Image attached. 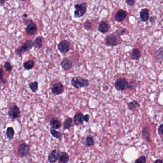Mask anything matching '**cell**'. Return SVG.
<instances>
[{"mask_svg":"<svg viewBox=\"0 0 163 163\" xmlns=\"http://www.w3.org/2000/svg\"><path fill=\"white\" fill-rule=\"evenodd\" d=\"M71 85L76 89H80L88 86L89 81L80 77H73L71 80Z\"/></svg>","mask_w":163,"mask_h":163,"instance_id":"6da1fadb","label":"cell"},{"mask_svg":"<svg viewBox=\"0 0 163 163\" xmlns=\"http://www.w3.org/2000/svg\"><path fill=\"white\" fill-rule=\"evenodd\" d=\"M87 3L85 2L82 3H77L74 5L75 10L74 11L75 17L80 18L86 13L87 9Z\"/></svg>","mask_w":163,"mask_h":163,"instance_id":"7a4b0ae2","label":"cell"},{"mask_svg":"<svg viewBox=\"0 0 163 163\" xmlns=\"http://www.w3.org/2000/svg\"><path fill=\"white\" fill-rule=\"evenodd\" d=\"M128 82L127 80L124 78H119L116 81L115 88L117 91H122L128 88Z\"/></svg>","mask_w":163,"mask_h":163,"instance_id":"3957f363","label":"cell"},{"mask_svg":"<svg viewBox=\"0 0 163 163\" xmlns=\"http://www.w3.org/2000/svg\"><path fill=\"white\" fill-rule=\"evenodd\" d=\"M58 49L60 53H66L70 51V44L67 40H63L58 45Z\"/></svg>","mask_w":163,"mask_h":163,"instance_id":"277c9868","label":"cell"},{"mask_svg":"<svg viewBox=\"0 0 163 163\" xmlns=\"http://www.w3.org/2000/svg\"><path fill=\"white\" fill-rule=\"evenodd\" d=\"M127 15V12H126V11L120 9L116 13L114 18L117 22H122L126 19Z\"/></svg>","mask_w":163,"mask_h":163,"instance_id":"5b68a950","label":"cell"},{"mask_svg":"<svg viewBox=\"0 0 163 163\" xmlns=\"http://www.w3.org/2000/svg\"><path fill=\"white\" fill-rule=\"evenodd\" d=\"M20 114V110L17 106H13L11 107L8 111V115L12 119H16L19 117Z\"/></svg>","mask_w":163,"mask_h":163,"instance_id":"8992f818","label":"cell"},{"mask_svg":"<svg viewBox=\"0 0 163 163\" xmlns=\"http://www.w3.org/2000/svg\"><path fill=\"white\" fill-rule=\"evenodd\" d=\"M106 45L109 46H114L118 44L117 43V39L116 36L114 34H111L107 36L106 37Z\"/></svg>","mask_w":163,"mask_h":163,"instance_id":"52a82bcc","label":"cell"},{"mask_svg":"<svg viewBox=\"0 0 163 163\" xmlns=\"http://www.w3.org/2000/svg\"><path fill=\"white\" fill-rule=\"evenodd\" d=\"M64 86L62 84L59 82L54 84L52 87V93L55 95H59L63 93Z\"/></svg>","mask_w":163,"mask_h":163,"instance_id":"ba28073f","label":"cell"},{"mask_svg":"<svg viewBox=\"0 0 163 163\" xmlns=\"http://www.w3.org/2000/svg\"><path fill=\"white\" fill-rule=\"evenodd\" d=\"M30 149L29 146L26 143L21 144L18 148V152L22 156H26L29 153Z\"/></svg>","mask_w":163,"mask_h":163,"instance_id":"9c48e42d","label":"cell"},{"mask_svg":"<svg viewBox=\"0 0 163 163\" xmlns=\"http://www.w3.org/2000/svg\"><path fill=\"white\" fill-rule=\"evenodd\" d=\"M110 28V26L108 22L106 21H101L99 24L98 30L102 34H105L108 32Z\"/></svg>","mask_w":163,"mask_h":163,"instance_id":"30bf717a","label":"cell"},{"mask_svg":"<svg viewBox=\"0 0 163 163\" xmlns=\"http://www.w3.org/2000/svg\"><path fill=\"white\" fill-rule=\"evenodd\" d=\"M140 19L143 22H146L149 18V10L147 8L141 10L140 13Z\"/></svg>","mask_w":163,"mask_h":163,"instance_id":"8fae6325","label":"cell"},{"mask_svg":"<svg viewBox=\"0 0 163 163\" xmlns=\"http://www.w3.org/2000/svg\"><path fill=\"white\" fill-rule=\"evenodd\" d=\"M37 26L34 22H31L29 24L26 28L25 31L29 35H34L37 32Z\"/></svg>","mask_w":163,"mask_h":163,"instance_id":"7c38bea8","label":"cell"},{"mask_svg":"<svg viewBox=\"0 0 163 163\" xmlns=\"http://www.w3.org/2000/svg\"><path fill=\"white\" fill-rule=\"evenodd\" d=\"M61 67L65 70H70L72 67V62L70 59L65 58L61 62Z\"/></svg>","mask_w":163,"mask_h":163,"instance_id":"4fadbf2b","label":"cell"},{"mask_svg":"<svg viewBox=\"0 0 163 163\" xmlns=\"http://www.w3.org/2000/svg\"><path fill=\"white\" fill-rule=\"evenodd\" d=\"M59 153L56 149L52 150L48 156V161L50 163H55L58 160L59 157Z\"/></svg>","mask_w":163,"mask_h":163,"instance_id":"5bb4252c","label":"cell"},{"mask_svg":"<svg viewBox=\"0 0 163 163\" xmlns=\"http://www.w3.org/2000/svg\"><path fill=\"white\" fill-rule=\"evenodd\" d=\"M34 46V43L32 40H28L26 41L22 45L21 47L24 51H28L31 50Z\"/></svg>","mask_w":163,"mask_h":163,"instance_id":"9a60e30c","label":"cell"},{"mask_svg":"<svg viewBox=\"0 0 163 163\" xmlns=\"http://www.w3.org/2000/svg\"><path fill=\"white\" fill-rule=\"evenodd\" d=\"M83 114L79 112L75 114L74 117V122L76 125H82L83 123Z\"/></svg>","mask_w":163,"mask_h":163,"instance_id":"2e32d148","label":"cell"},{"mask_svg":"<svg viewBox=\"0 0 163 163\" xmlns=\"http://www.w3.org/2000/svg\"><path fill=\"white\" fill-rule=\"evenodd\" d=\"M70 157L68 154L66 152H61L59 154L58 157V160H59V163H68L69 161Z\"/></svg>","mask_w":163,"mask_h":163,"instance_id":"e0dca14e","label":"cell"},{"mask_svg":"<svg viewBox=\"0 0 163 163\" xmlns=\"http://www.w3.org/2000/svg\"><path fill=\"white\" fill-rule=\"evenodd\" d=\"M141 53L139 50L137 48L134 49L132 51V53L131 54V57L132 60H138L141 58Z\"/></svg>","mask_w":163,"mask_h":163,"instance_id":"ac0fdd59","label":"cell"},{"mask_svg":"<svg viewBox=\"0 0 163 163\" xmlns=\"http://www.w3.org/2000/svg\"><path fill=\"white\" fill-rule=\"evenodd\" d=\"M51 126L52 128L55 129H58L60 128L61 126V123L60 121L56 118H54L50 121V122Z\"/></svg>","mask_w":163,"mask_h":163,"instance_id":"d6986e66","label":"cell"},{"mask_svg":"<svg viewBox=\"0 0 163 163\" xmlns=\"http://www.w3.org/2000/svg\"><path fill=\"white\" fill-rule=\"evenodd\" d=\"M138 106H139V104L135 100H133L132 101L127 103L128 109L131 111H135Z\"/></svg>","mask_w":163,"mask_h":163,"instance_id":"ffe728a7","label":"cell"},{"mask_svg":"<svg viewBox=\"0 0 163 163\" xmlns=\"http://www.w3.org/2000/svg\"><path fill=\"white\" fill-rule=\"evenodd\" d=\"M95 144L93 137L91 135H89L86 137L85 140V145L87 147L93 146Z\"/></svg>","mask_w":163,"mask_h":163,"instance_id":"44dd1931","label":"cell"},{"mask_svg":"<svg viewBox=\"0 0 163 163\" xmlns=\"http://www.w3.org/2000/svg\"><path fill=\"white\" fill-rule=\"evenodd\" d=\"M34 62L33 61L29 60L28 61H27V62H25L24 63L23 66H24L25 69L27 70H31V69H32L34 67Z\"/></svg>","mask_w":163,"mask_h":163,"instance_id":"7402d4cb","label":"cell"},{"mask_svg":"<svg viewBox=\"0 0 163 163\" xmlns=\"http://www.w3.org/2000/svg\"><path fill=\"white\" fill-rule=\"evenodd\" d=\"M155 58L157 60H160L163 59V48L161 47L156 51Z\"/></svg>","mask_w":163,"mask_h":163,"instance_id":"603a6c76","label":"cell"},{"mask_svg":"<svg viewBox=\"0 0 163 163\" xmlns=\"http://www.w3.org/2000/svg\"><path fill=\"white\" fill-rule=\"evenodd\" d=\"M14 135H15V131L13 128L11 127H8L6 131V135L8 138L10 140H12L13 138Z\"/></svg>","mask_w":163,"mask_h":163,"instance_id":"cb8c5ba5","label":"cell"},{"mask_svg":"<svg viewBox=\"0 0 163 163\" xmlns=\"http://www.w3.org/2000/svg\"><path fill=\"white\" fill-rule=\"evenodd\" d=\"M33 43H34V46L36 48H41L42 46V40L40 37L36 38Z\"/></svg>","mask_w":163,"mask_h":163,"instance_id":"d4e9b609","label":"cell"},{"mask_svg":"<svg viewBox=\"0 0 163 163\" xmlns=\"http://www.w3.org/2000/svg\"><path fill=\"white\" fill-rule=\"evenodd\" d=\"M73 120L71 118H68L65 121L64 123V130L68 129L71 127Z\"/></svg>","mask_w":163,"mask_h":163,"instance_id":"484cf974","label":"cell"},{"mask_svg":"<svg viewBox=\"0 0 163 163\" xmlns=\"http://www.w3.org/2000/svg\"><path fill=\"white\" fill-rule=\"evenodd\" d=\"M29 85L30 88L32 90V91L33 92L36 93L38 90V82L36 81L34 82L30 83Z\"/></svg>","mask_w":163,"mask_h":163,"instance_id":"4316f807","label":"cell"},{"mask_svg":"<svg viewBox=\"0 0 163 163\" xmlns=\"http://www.w3.org/2000/svg\"><path fill=\"white\" fill-rule=\"evenodd\" d=\"M50 133L52 136H53L54 137L57 138V139L61 138L62 135V134H61V133L58 132L55 129L51 130Z\"/></svg>","mask_w":163,"mask_h":163,"instance_id":"83f0119b","label":"cell"},{"mask_svg":"<svg viewBox=\"0 0 163 163\" xmlns=\"http://www.w3.org/2000/svg\"><path fill=\"white\" fill-rule=\"evenodd\" d=\"M136 85L137 82L136 80H131L128 84V88H129L131 90L135 89L136 86Z\"/></svg>","mask_w":163,"mask_h":163,"instance_id":"f1b7e54d","label":"cell"},{"mask_svg":"<svg viewBox=\"0 0 163 163\" xmlns=\"http://www.w3.org/2000/svg\"><path fill=\"white\" fill-rule=\"evenodd\" d=\"M92 25V24L91 22L87 20L86 21V22H85L84 24V27L85 29L87 30V31H89L91 29Z\"/></svg>","mask_w":163,"mask_h":163,"instance_id":"f546056e","label":"cell"},{"mask_svg":"<svg viewBox=\"0 0 163 163\" xmlns=\"http://www.w3.org/2000/svg\"><path fill=\"white\" fill-rule=\"evenodd\" d=\"M142 134H143L144 137L146 139L147 141H150L151 140L150 134L146 128H144L142 130Z\"/></svg>","mask_w":163,"mask_h":163,"instance_id":"4dcf8cb0","label":"cell"},{"mask_svg":"<svg viewBox=\"0 0 163 163\" xmlns=\"http://www.w3.org/2000/svg\"><path fill=\"white\" fill-rule=\"evenodd\" d=\"M135 163H146V159L145 156H141L135 161Z\"/></svg>","mask_w":163,"mask_h":163,"instance_id":"1f68e13d","label":"cell"},{"mask_svg":"<svg viewBox=\"0 0 163 163\" xmlns=\"http://www.w3.org/2000/svg\"><path fill=\"white\" fill-rule=\"evenodd\" d=\"M4 67L6 71L10 72L12 70V67L10 63L9 62H6L4 65Z\"/></svg>","mask_w":163,"mask_h":163,"instance_id":"d6a6232c","label":"cell"},{"mask_svg":"<svg viewBox=\"0 0 163 163\" xmlns=\"http://www.w3.org/2000/svg\"><path fill=\"white\" fill-rule=\"evenodd\" d=\"M125 3L128 6H133L135 5V0H125Z\"/></svg>","mask_w":163,"mask_h":163,"instance_id":"836d02e7","label":"cell"},{"mask_svg":"<svg viewBox=\"0 0 163 163\" xmlns=\"http://www.w3.org/2000/svg\"><path fill=\"white\" fill-rule=\"evenodd\" d=\"M158 133L159 134V135H161V137H162L163 135V124H161L160 125L158 129Z\"/></svg>","mask_w":163,"mask_h":163,"instance_id":"e575fe53","label":"cell"},{"mask_svg":"<svg viewBox=\"0 0 163 163\" xmlns=\"http://www.w3.org/2000/svg\"><path fill=\"white\" fill-rule=\"evenodd\" d=\"M23 52H24V51L22 50V49L21 48V47H19V48L15 51L16 53H17V55H21Z\"/></svg>","mask_w":163,"mask_h":163,"instance_id":"d590c367","label":"cell"},{"mask_svg":"<svg viewBox=\"0 0 163 163\" xmlns=\"http://www.w3.org/2000/svg\"><path fill=\"white\" fill-rule=\"evenodd\" d=\"M83 120L86 123H88L89 120V115L88 114H86L84 116H83Z\"/></svg>","mask_w":163,"mask_h":163,"instance_id":"8d00e7d4","label":"cell"},{"mask_svg":"<svg viewBox=\"0 0 163 163\" xmlns=\"http://www.w3.org/2000/svg\"><path fill=\"white\" fill-rule=\"evenodd\" d=\"M119 31H120V32H117V33L119 35H122L125 34V31H126V29L125 28H121L120 30H119Z\"/></svg>","mask_w":163,"mask_h":163,"instance_id":"74e56055","label":"cell"},{"mask_svg":"<svg viewBox=\"0 0 163 163\" xmlns=\"http://www.w3.org/2000/svg\"><path fill=\"white\" fill-rule=\"evenodd\" d=\"M3 74H4V71H3V69L0 68V80L2 79Z\"/></svg>","mask_w":163,"mask_h":163,"instance_id":"f35d334b","label":"cell"},{"mask_svg":"<svg viewBox=\"0 0 163 163\" xmlns=\"http://www.w3.org/2000/svg\"><path fill=\"white\" fill-rule=\"evenodd\" d=\"M149 20L150 22L153 23V24L156 22V18L154 17H150L149 18Z\"/></svg>","mask_w":163,"mask_h":163,"instance_id":"ab89813d","label":"cell"},{"mask_svg":"<svg viewBox=\"0 0 163 163\" xmlns=\"http://www.w3.org/2000/svg\"><path fill=\"white\" fill-rule=\"evenodd\" d=\"M154 163H163V160L162 159H157L154 161Z\"/></svg>","mask_w":163,"mask_h":163,"instance_id":"60d3db41","label":"cell"},{"mask_svg":"<svg viewBox=\"0 0 163 163\" xmlns=\"http://www.w3.org/2000/svg\"><path fill=\"white\" fill-rule=\"evenodd\" d=\"M5 0H0V5H3L5 3Z\"/></svg>","mask_w":163,"mask_h":163,"instance_id":"b9f144b4","label":"cell"},{"mask_svg":"<svg viewBox=\"0 0 163 163\" xmlns=\"http://www.w3.org/2000/svg\"><path fill=\"white\" fill-rule=\"evenodd\" d=\"M106 163H110V162H106Z\"/></svg>","mask_w":163,"mask_h":163,"instance_id":"7bdbcfd3","label":"cell"},{"mask_svg":"<svg viewBox=\"0 0 163 163\" xmlns=\"http://www.w3.org/2000/svg\"><path fill=\"white\" fill-rule=\"evenodd\" d=\"M148 1H150V0H148Z\"/></svg>","mask_w":163,"mask_h":163,"instance_id":"ee69618b","label":"cell"},{"mask_svg":"<svg viewBox=\"0 0 163 163\" xmlns=\"http://www.w3.org/2000/svg\"><path fill=\"white\" fill-rule=\"evenodd\" d=\"M22 1H25V0H22Z\"/></svg>","mask_w":163,"mask_h":163,"instance_id":"f6af8a7d","label":"cell"},{"mask_svg":"<svg viewBox=\"0 0 163 163\" xmlns=\"http://www.w3.org/2000/svg\"></svg>","mask_w":163,"mask_h":163,"instance_id":"bcb514c9","label":"cell"}]
</instances>
